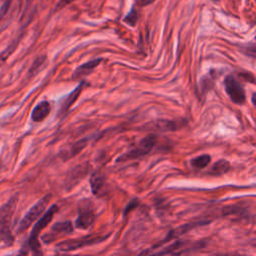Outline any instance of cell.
Masks as SVG:
<instances>
[{"label": "cell", "instance_id": "cell-1", "mask_svg": "<svg viewBox=\"0 0 256 256\" xmlns=\"http://www.w3.org/2000/svg\"><path fill=\"white\" fill-rule=\"evenodd\" d=\"M17 197H12L0 210V242L9 246L13 244V236L11 233V218L15 210Z\"/></svg>", "mask_w": 256, "mask_h": 256}, {"label": "cell", "instance_id": "cell-2", "mask_svg": "<svg viewBox=\"0 0 256 256\" xmlns=\"http://www.w3.org/2000/svg\"><path fill=\"white\" fill-rule=\"evenodd\" d=\"M58 210L57 205H52L43 215H41L40 219L36 222V224H34L30 237L28 239V245L29 248L32 250L33 253H41L40 251V244H39V234L40 232L51 222L53 215L55 214V212Z\"/></svg>", "mask_w": 256, "mask_h": 256}, {"label": "cell", "instance_id": "cell-3", "mask_svg": "<svg viewBox=\"0 0 256 256\" xmlns=\"http://www.w3.org/2000/svg\"><path fill=\"white\" fill-rule=\"evenodd\" d=\"M50 198H51V195H46L30 208V210L25 214V216L19 222V225L17 228L18 233H22L25 230H27L34 223V221L37 220L43 214V212L45 211L50 201Z\"/></svg>", "mask_w": 256, "mask_h": 256}, {"label": "cell", "instance_id": "cell-4", "mask_svg": "<svg viewBox=\"0 0 256 256\" xmlns=\"http://www.w3.org/2000/svg\"><path fill=\"white\" fill-rule=\"evenodd\" d=\"M157 142V138L154 135H148L145 138H143L133 149L125 152L121 156L117 158V162L119 161H127V160H133L140 158L142 156L147 155L155 146Z\"/></svg>", "mask_w": 256, "mask_h": 256}, {"label": "cell", "instance_id": "cell-5", "mask_svg": "<svg viewBox=\"0 0 256 256\" xmlns=\"http://www.w3.org/2000/svg\"><path fill=\"white\" fill-rule=\"evenodd\" d=\"M107 237H108V235L107 236H85V237H81L78 239L62 241L56 247L59 251L68 252V251L76 250V249H79V248H82L85 246H89V245H93V244L102 242Z\"/></svg>", "mask_w": 256, "mask_h": 256}, {"label": "cell", "instance_id": "cell-6", "mask_svg": "<svg viewBox=\"0 0 256 256\" xmlns=\"http://www.w3.org/2000/svg\"><path fill=\"white\" fill-rule=\"evenodd\" d=\"M95 218L96 216H95L94 208L92 207L91 203L84 201L79 206L78 217L75 221V226L78 229H83V230L88 229L93 225Z\"/></svg>", "mask_w": 256, "mask_h": 256}, {"label": "cell", "instance_id": "cell-7", "mask_svg": "<svg viewBox=\"0 0 256 256\" xmlns=\"http://www.w3.org/2000/svg\"><path fill=\"white\" fill-rule=\"evenodd\" d=\"M225 90L231 101L235 104H243L245 102V91L242 85L238 82V80L232 76L228 75L224 81Z\"/></svg>", "mask_w": 256, "mask_h": 256}, {"label": "cell", "instance_id": "cell-8", "mask_svg": "<svg viewBox=\"0 0 256 256\" xmlns=\"http://www.w3.org/2000/svg\"><path fill=\"white\" fill-rule=\"evenodd\" d=\"M72 231H73V227H72L71 222H69V221L57 222L52 226L50 232L43 237V240L46 243L51 242L59 236L67 235V234L72 233Z\"/></svg>", "mask_w": 256, "mask_h": 256}, {"label": "cell", "instance_id": "cell-9", "mask_svg": "<svg viewBox=\"0 0 256 256\" xmlns=\"http://www.w3.org/2000/svg\"><path fill=\"white\" fill-rule=\"evenodd\" d=\"M51 105L48 101H42L38 103L31 113V118L34 122H41L43 121L50 113Z\"/></svg>", "mask_w": 256, "mask_h": 256}, {"label": "cell", "instance_id": "cell-10", "mask_svg": "<svg viewBox=\"0 0 256 256\" xmlns=\"http://www.w3.org/2000/svg\"><path fill=\"white\" fill-rule=\"evenodd\" d=\"M208 222H209V221H202V220H200V221H196V222H192V223L185 224L184 226H181V227H179V228H177V229H175V230L170 231L169 234L167 235V237H166L162 242H160L159 244H157L156 246H159V245H161L162 243H164V242H166V241H168V240H170V239H172V238H174V237H176V236L182 235V234L186 233L187 231H189L190 229H193V228H195V227H197V226L206 225ZM156 246H155V247H156Z\"/></svg>", "mask_w": 256, "mask_h": 256}, {"label": "cell", "instance_id": "cell-11", "mask_svg": "<svg viewBox=\"0 0 256 256\" xmlns=\"http://www.w3.org/2000/svg\"><path fill=\"white\" fill-rule=\"evenodd\" d=\"M101 61H102V59L98 58V59H94V60H91V61H88V62L82 64L74 71L72 77L74 79H78V78H81V77H84V76L90 74L99 65V63Z\"/></svg>", "mask_w": 256, "mask_h": 256}, {"label": "cell", "instance_id": "cell-12", "mask_svg": "<svg viewBox=\"0 0 256 256\" xmlns=\"http://www.w3.org/2000/svg\"><path fill=\"white\" fill-rule=\"evenodd\" d=\"M83 85H84V82H81L69 95L68 97L63 101L62 105H61V108L59 110V114L60 115H64L67 113V111L70 109V107L73 105V103L77 100V98L79 97L82 89H83Z\"/></svg>", "mask_w": 256, "mask_h": 256}, {"label": "cell", "instance_id": "cell-13", "mask_svg": "<svg viewBox=\"0 0 256 256\" xmlns=\"http://www.w3.org/2000/svg\"><path fill=\"white\" fill-rule=\"evenodd\" d=\"M106 184V179L103 173L97 171L91 175L90 186L94 195H99Z\"/></svg>", "mask_w": 256, "mask_h": 256}, {"label": "cell", "instance_id": "cell-14", "mask_svg": "<svg viewBox=\"0 0 256 256\" xmlns=\"http://www.w3.org/2000/svg\"><path fill=\"white\" fill-rule=\"evenodd\" d=\"M229 169H230V163L227 160L221 159L213 164V166L211 167V169L209 170L208 173L210 175L219 176V175H223L226 172H228Z\"/></svg>", "mask_w": 256, "mask_h": 256}, {"label": "cell", "instance_id": "cell-15", "mask_svg": "<svg viewBox=\"0 0 256 256\" xmlns=\"http://www.w3.org/2000/svg\"><path fill=\"white\" fill-rule=\"evenodd\" d=\"M86 145H87V140H86V139H82V140L78 141L77 143L73 144L72 147H70V148L68 149V151L64 152L63 158L69 159V158H71V157H74V156L77 155Z\"/></svg>", "mask_w": 256, "mask_h": 256}, {"label": "cell", "instance_id": "cell-16", "mask_svg": "<svg viewBox=\"0 0 256 256\" xmlns=\"http://www.w3.org/2000/svg\"><path fill=\"white\" fill-rule=\"evenodd\" d=\"M147 129H153V130H161V131H167V130H175L177 129V122L174 121H157L153 124H151V128Z\"/></svg>", "mask_w": 256, "mask_h": 256}, {"label": "cell", "instance_id": "cell-17", "mask_svg": "<svg viewBox=\"0 0 256 256\" xmlns=\"http://www.w3.org/2000/svg\"><path fill=\"white\" fill-rule=\"evenodd\" d=\"M211 161V156L208 154H202L200 156H197L191 160V165L196 169H203Z\"/></svg>", "mask_w": 256, "mask_h": 256}, {"label": "cell", "instance_id": "cell-18", "mask_svg": "<svg viewBox=\"0 0 256 256\" xmlns=\"http://www.w3.org/2000/svg\"><path fill=\"white\" fill-rule=\"evenodd\" d=\"M137 19H138V13H137L136 9L132 8L131 11L125 16L124 22H126L130 26H135L137 23Z\"/></svg>", "mask_w": 256, "mask_h": 256}, {"label": "cell", "instance_id": "cell-19", "mask_svg": "<svg viewBox=\"0 0 256 256\" xmlns=\"http://www.w3.org/2000/svg\"><path fill=\"white\" fill-rule=\"evenodd\" d=\"M239 76H241L242 78H244L246 81H249L250 83H254L255 79H254V76L251 74V73H248V72H245V73H239Z\"/></svg>", "mask_w": 256, "mask_h": 256}, {"label": "cell", "instance_id": "cell-20", "mask_svg": "<svg viewBox=\"0 0 256 256\" xmlns=\"http://www.w3.org/2000/svg\"><path fill=\"white\" fill-rule=\"evenodd\" d=\"M245 53L251 57H255V46L254 44H251V45H248L246 48H245Z\"/></svg>", "mask_w": 256, "mask_h": 256}, {"label": "cell", "instance_id": "cell-21", "mask_svg": "<svg viewBox=\"0 0 256 256\" xmlns=\"http://www.w3.org/2000/svg\"><path fill=\"white\" fill-rule=\"evenodd\" d=\"M137 206V201H135V200H133V201H131L130 203H129V205L126 207V210H125V214L127 213V212H130L133 208H135Z\"/></svg>", "mask_w": 256, "mask_h": 256}, {"label": "cell", "instance_id": "cell-22", "mask_svg": "<svg viewBox=\"0 0 256 256\" xmlns=\"http://www.w3.org/2000/svg\"><path fill=\"white\" fill-rule=\"evenodd\" d=\"M70 1H73V0H61V1H59V3L57 4V7H56V8H62L63 6H66Z\"/></svg>", "mask_w": 256, "mask_h": 256}, {"label": "cell", "instance_id": "cell-23", "mask_svg": "<svg viewBox=\"0 0 256 256\" xmlns=\"http://www.w3.org/2000/svg\"><path fill=\"white\" fill-rule=\"evenodd\" d=\"M155 0H140V5L142 6H146V5H149L151 3H153Z\"/></svg>", "mask_w": 256, "mask_h": 256}, {"label": "cell", "instance_id": "cell-24", "mask_svg": "<svg viewBox=\"0 0 256 256\" xmlns=\"http://www.w3.org/2000/svg\"><path fill=\"white\" fill-rule=\"evenodd\" d=\"M252 103L255 105L256 104V102H255V93H253L252 94Z\"/></svg>", "mask_w": 256, "mask_h": 256}]
</instances>
